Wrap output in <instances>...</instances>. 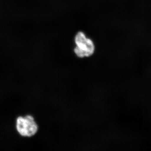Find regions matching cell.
<instances>
[{
    "label": "cell",
    "instance_id": "1",
    "mask_svg": "<svg viewBox=\"0 0 151 151\" xmlns=\"http://www.w3.org/2000/svg\"><path fill=\"white\" fill-rule=\"evenodd\" d=\"M76 44L74 52L79 58L89 57L93 55L95 51V46L92 40L86 37L84 32H78L74 38Z\"/></svg>",
    "mask_w": 151,
    "mask_h": 151
},
{
    "label": "cell",
    "instance_id": "2",
    "mask_svg": "<svg viewBox=\"0 0 151 151\" xmlns=\"http://www.w3.org/2000/svg\"><path fill=\"white\" fill-rule=\"evenodd\" d=\"M16 128L18 133L22 137H31L37 133L39 127L34 118L31 115L19 116L17 118Z\"/></svg>",
    "mask_w": 151,
    "mask_h": 151
}]
</instances>
